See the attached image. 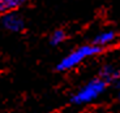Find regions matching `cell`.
Segmentation results:
<instances>
[{
  "label": "cell",
  "mask_w": 120,
  "mask_h": 113,
  "mask_svg": "<svg viewBox=\"0 0 120 113\" xmlns=\"http://www.w3.org/2000/svg\"><path fill=\"white\" fill-rule=\"evenodd\" d=\"M107 86H108L107 82L98 75V77L90 79L89 82H86L82 87H80L72 95L71 103L75 105L90 104L105 94V91L107 90Z\"/></svg>",
  "instance_id": "6da1fadb"
},
{
  "label": "cell",
  "mask_w": 120,
  "mask_h": 113,
  "mask_svg": "<svg viewBox=\"0 0 120 113\" xmlns=\"http://www.w3.org/2000/svg\"><path fill=\"white\" fill-rule=\"evenodd\" d=\"M103 51L102 47L95 44H84L77 47L76 49H73L72 52H69L67 56H64L60 60L56 65L57 71H68L72 70L73 68L78 66L80 64H82L84 61H86L90 57H94L97 55H99Z\"/></svg>",
  "instance_id": "7a4b0ae2"
},
{
  "label": "cell",
  "mask_w": 120,
  "mask_h": 113,
  "mask_svg": "<svg viewBox=\"0 0 120 113\" xmlns=\"http://www.w3.org/2000/svg\"><path fill=\"white\" fill-rule=\"evenodd\" d=\"M0 24L7 31H11V33H21L25 29V20L18 12L3 14L0 18Z\"/></svg>",
  "instance_id": "3957f363"
},
{
  "label": "cell",
  "mask_w": 120,
  "mask_h": 113,
  "mask_svg": "<svg viewBox=\"0 0 120 113\" xmlns=\"http://www.w3.org/2000/svg\"><path fill=\"white\" fill-rule=\"evenodd\" d=\"M99 77L102 78V79H105L108 85L110 83H116L117 79L120 78V70L115 65L107 64V65H105L102 69H101Z\"/></svg>",
  "instance_id": "277c9868"
},
{
  "label": "cell",
  "mask_w": 120,
  "mask_h": 113,
  "mask_svg": "<svg viewBox=\"0 0 120 113\" xmlns=\"http://www.w3.org/2000/svg\"><path fill=\"white\" fill-rule=\"evenodd\" d=\"M29 0H0V16L11 12H17V9L24 7Z\"/></svg>",
  "instance_id": "5b68a950"
},
{
  "label": "cell",
  "mask_w": 120,
  "mask_h": 113,
  "mask_svg": "<svg viewBox=\"0 0 120 113\" xmlns=\"http://www.w3.org/2000/svg\"><path fill=\"white\" fill-rule=\"evenodd\" d=\"M115 39H116V33L112 31V30H106V31H102V33L97 34V35L94 36L93 44L105 48L106 46L111 44Z\"/></svg>",
  "instance_id": "8992f818"
},
{
  "label": "cell",
  "mask_w": 120,
  "mask_h": 113,
  "mask_svg": "<svg viewBox=\"0 0 120 113\" xmlns=\"http://www.w3.org/2000/svg\"><path fill=\"white\" fill-rule=\"evenodd\" d=\"M67 39V33L63 29H57L50 35V44L51 46H59Z\"/></svg>",
  "instance_id": "52a82bcc"
},
{
  "label": "cell",
  "mask_w": 120,
  "mask_h": 113,
  "mask_svg": "<svg viewBox=\"0 0 120 113\" xmlns=\"http://www.w3.org/2000/svg\"><path fill=\"white\" fill-rule=\"evenodd\" d=\"M115 85H116V92H117V99H119V100H120V78H119V79H117V82H116V83H115Z\"/></svg>",
  "instance_id": "ba28073f"
}]
</instances>
